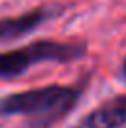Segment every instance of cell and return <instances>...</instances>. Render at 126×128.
Instances as JSON below:
<instances>
[{
    "label": "cell",
    "mask_w": 126,
    "mask_h": 128,
    "mask_svg": "<svg viewBox=\"0 0 126 128\" xmlns=\"http://www.w3.org/2000/svg\"><path fill=\"white\" fill-rule=\"evenodd\" d=\"M80 91L71 86H45L0 98V117L22 115L30 128H50L76 104Z\"/></svg>",
    "instance_id": "cell-1"
},
{
    "label": "cell",
    "mask_w": 126,
    "mask_h": 128,
    "mask_svg": "<svg viewBox=\"0 0 126 128\" xmlns=\"http://www.w3.org/2000/svg\"><path fill=\"white\" fill-rule=\"evenodd\" d=\"M85 54V45L76 41H41L30 43L15 50L0 52V80H11L24 74L37 63H69Z\"/></svg>",
    "instance_id": "cell-2"
},
{
    "label": "cell",
    "mask_w": 126,
    "mask_h": 128,
    "mask_svg": "<svg viewBox=\"0 0 126 128\" xmlns=\"http://www.w3.org/2000/svg\"><path fill=\"white\" fill-rule=\"evenodd\" d=\"M126 126V95H117L82 119L74 128H123Z\"/></svg>",
    "instance_id": "cell-3"
},
{
    "label": "cell",
    "mask_w": 126,
    "mask_h": 128,
    "mask_svg": "<svg viewBox=\"0 0 126 128\" xmlns=\"http://www.w3.org/2000/svg\"><path fill=\"white\" fill-rule=\"evenodd\" d=\"M50 17V11L46 10H32L17 17H7L0 20V41L17 39L20 35H26L39 28Z\"/></svg>",
    "instance_id": "cell-4"
},
{
    "label": "cell",
    "mask_w": 126,
    "mask_h": 128,
    "mask_svg": "<svg viewBox=\"0 0 126 128\" xmlns=\"http://www.w3.org/2000/svg\"><path fill=\"white\" fill-rule=\"evenodd\" d=\"M123 72H124V76H126V60H124V63H123Z\"/></svg>",
    "instance_id": "cell-5"
}]
</instances>
